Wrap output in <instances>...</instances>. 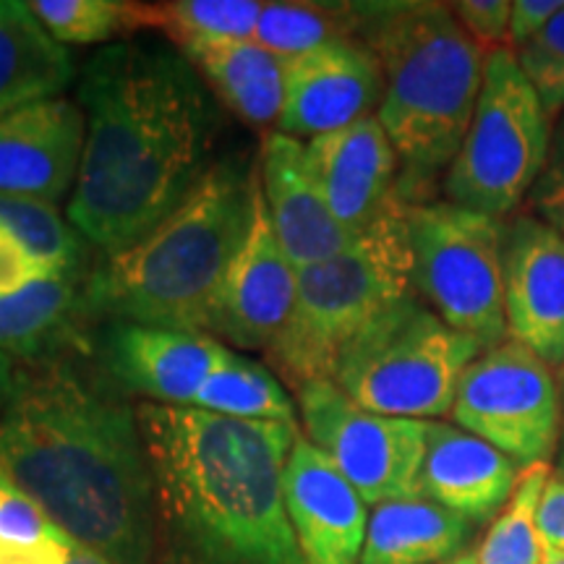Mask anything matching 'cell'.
I'll use <instances>...</instances> for the list:
<instances>
[{
	"label": "cell",
	"instance_id": "obj_1",
	"mask_svg": "<svg viewBox=\"0 0 564 564\" xmlns=\"http://www.w3.org/2000/svg\"><path fill=\"white\" fill-rule=\"evenodd\" d=\"M76 102L87 144L68 223L112 257L165 220L215 165L220 112L192 61L160 40L89 55Z\"/></svg>",
	"mask_w": 564,
	"mask_h": 564
},
{
	"label": "cell",
	"instance_id": "obj_2",
	"mask_svg": "<svg viewBox=\"0 0 564 564\" xmlns=\"http://www.w3.org/2000/svg\"><path fill=\"white\" fill-rule=\"evenodd\" d=\"M0 474L74 544L112 564H147L154 484L137 411L66 366L21 371L0 415Z\"/></svg>",
	"mask_w": 564,
	"mask_h": 564
},
{
	"label": "cell",
	"instance_id": "obj_3",
	"mask_svg": "<svg viewBox=\"0 0 564 564\" xmlns=\"http://www.w3.org/2000/svg\"><path fill=\"white\" fill-rule=\"evenodd\" d=\"M154 507L192 564H306L285 505L299 426L160 403L137 408Z\"/></svg>",
	"mask_w": 564,
	"mask_h": 564
},
{
	"label": "cell",
	"instance_id": "obj_4",
	"mask_svg": "<svg viewBox=\"0 0 564 564\" xmlns=\"http://www.w3.org/2000/svg\"><path fill=\"white\" fill-rule=\"evenodd\" d=\"M257 167L217 160L194 192L84 288V306L116 322L209 335L225 274L253 212Z\"/></svg>",
	"mask_w": 564,
	"mask_h": 564
},
{
	"label": "cell",
	"instance_id": "obj_5",
	"mask_svg": "<svg viewBox=\"0 0 564 564\" xmlns=\"http://www.w3.org/2000/svg\"><path fill=\"white\" fill-rule=\"evenodd\" d=\"M384 95L377 118L400 160L408 204L447 173L474 121L486 55L444 3H358Z\"/></svg>",
	"mask_w": 564,
	"mask_h": 564
},
{
	"label": "cell",
	"instance_id": "obj_6",
	"mask_svg": "<svg viewBox=\"0 0 564 564\" xmlns=\"http://www.w3.org/2000/svg\"><path fill=\"white\" fill-rule=\"evenodd\" d=\"M408 293H413V253L408 202L398 194L348 249L299 270L293 314L267 358L293 390L333 379L352 337Z\"/></svg>",
	"mask_w": 564,
	"mask_h": 564
},
{
	"label": "cell",
	"instance_id": "obj_7",
	"mask_svg": "<svg viewBox=\"0 0 564 564\" xmlns=\"http://www.w3.org/2000/svg\"><path fill=\"white\" fill-rule=\"evenodd\" d=\"M481 352V343L408 293L352 337L333 382L371 413L440 419L453 413L463 373Z\"/></svg>",
	"mask_w": 564,
	"mask_h": 564
},
{
	"label": "cell",
	"instance_id": "obj_8",
	"mask_svg": "<svg viewBox=\"0 0 564 564\" xmlns=\"http://www.w3.org/2000/svg\"><path fill=\"white\" fill-rule=\"evenodd\" d=\"M552 116L510 47L486 53L474 121L449 171L447 202L502 217L528 199L552 147Z\"/></svg>",
	"mask_w": 564,
	"mask_h": 564
},
{
	"label": "cell",
	"instance_id": "obj_9",
	"mask_svg": "<svg viewBox=\"0 0 564 564\" xmlns=\"http://www.w3.org/2000/svg\"><path fill=\"white\" fill-rule=\"evenodd\" d=\"M507 225L453 202L408 204L413 291L484 350L505 343Z\"/></svg>",
	"mask_w": 564,
	"mask_h": 564
},
{
	"label": "cell",
	"instance_id": "obj_10",
	"mask_svg": "<svg viewBox=\"0 0 564 564\" xmlns=\"http://www.w3.org/2000/svg\"><path fill=\"white\" fill-rule=\"evenodd\" d=\"M449 415L455 426L489 442L520 468L549 463L562 442V390L554 369L512 337L468 366Z\"/></svg>",
	"mask_w": 564,
	"mask_h": 564
},
{
	"label": "cell",
	"instance_id": "obj_11",
	"mask_svg": "<svg viewBox=\"0 0 564 564\" xmlns=\"http://www.w3.org/2000/svg\"><path fill=\"white\" fill-rule=\"evenodd\" d=\"M295 394L306 440L329 457L366 505L421 497L429 421L366 411L333 379H314Z\"/></svg>",
	"mask_w": 564,
	"mask_h": 564
},
{
	"label": "cell",
	"instance_id": "obj_12",
	"mask_svg": "<svg viewBox=\"0 0 564 564\" xmlns=\"http://www.w3.org/2000/svg\"><path fill=\"white\" fill-rule=\"evenodd\" d=\"M295 293L299 270L278 241L257 175L249 230L217 293L209 335L243 350L267 352L291 319Z\"/></svg>",
	"mask_w": 564,
	"mask_h": 564
},
{
	"label": "cell",
	"instance_id": "obj_13",
	"mask_svg": "<svg viewBox=\"0 0 564 564\" xmlns=\"http://www.w3.org/2000/svg\"><path fill=\"white\" fill-rule=\"evenodd\" d=\"M288 63L285 105L278 129L285 137H324L379 108L384 76L361 37L337 40Z\"/></svg>",
	"mask_w": 564,
	"mask_h": 564
},
{
	"label": "cell",
	"instance_id": "obj_14",
	"mask_svg": "<svg viewBox=\"0 0 564 564\" xmlns=\"http://www.w3.org/2000/svg\"><path fill=\"white\" fill-rule=\"evenodd\" d=\"M507 335L564 366V238L535 215H520L505 236Z\"/></svg>",
	"mask_w": 564,
	"mask_h": 564
},
{
	"label": "cell",
	"instance_id": "obj_15",
	"mask_svg": "<svg viewBox=\"0 0 564 564\" xmlns=\"http://www.w3.org/2000/svg\"><path fill=\"white\" fill-rule=\"evenodd\" d=\"M84 144L87 118L68 97L0 118V194L58 204L79 178Z\"/></svg>",
	"mask_w": 564,
	"mask_h": 564
},
{
	"label": "cell",
	"instance_id": "obj_16",
	"mask_svg": "<svg viewBox=\"0 0 564 564\" xmlns=\"http://www.w3.org/2000/svg\"><path fill=\"white\" fill-rule=\"evenodd\" d=\"M228 352L212 335L131 322H112L102 340L105 366L116 382L150 403L175 408L194 405Z\"/></svg>",
	"mask_w": 564,
	"mask_h": 564
},
{
	"label": "cell",
	"instance_id": "obj_17",
	"mask_svg": "<svg viewBox=\"0 0 564 564\" xmlns=\"http://www.w3.org/2000/svg\"><path fill=\"white\" fill-rule=\"evenodd\" d=\"M285 505L306 564L361 562L369 531L366 502L306 436H299L288 457Z\"/></svg>",
	"mask_w": 564,
	"mask_h": 564
},
{
	"label": "cell",
	"instance_id": "obj_18",
	"mask_svg": "<svg viewBox=\"0 0 564 564\" xmlns=\"http://www.w3.org/2000/svg\"><path fill=\"white\" fill-rule=\"evenodd\" d=\"M257 167L272 228L295 270L327 262L361 236L333 215L301 139L270 131Z\"/></svg>",
	"mask_w": 564,
	"mask_h": 564
},
{
	"label": "cell",
	"instance_id": "obj_19",
	"mask_svg": "<svg viewBox=\"0 0 564 564\" xmlns=\"http://www.w3.org/2000/svg\"><path fill=\"white\" fill-rule=\"evenodd\" d=\"M308 162L333 215L364 232L398 196L400 160L377 116L308 139Z\"/></svg>",
	"mask_w": 564,
	"mask_h": 564
},
{
	"label": "cell",
	"instance_id": "obj_20",
	"mask_svg": "<svg viewBox=\"0 0 564 564\" xmlns=\"http://www.w3.org/2000/svg\"><path fill=\"white\" fill-rule=\"evenodd\" d=\"M518 463L478 440L455 423L429 421L423 455L421 497L447 507L470 523H489L510 502L518 478Z\"/></svg>",
	"mask_w": 564,
	"mask_h": 564
},
{
	"label": "cell",
	"instance_id": "obj_21",
	"mask_svg": "<svg viewBox=\"0 0 564 564\" xmlns=\"http://www.w3.org/2000/svg\"><path fill=\"white\" fill-rule=\"evenodd\" d=\"M217 100L253 129H278L285 105L288 63L257 40H223L181 51Z\"/></svg>",
	"mask_w": 564,
	"mask_h": 564
},
{
	"label": "cell",
	"instance_id": "obj_22",
	"mask_svg": "<svg viewBox=\"0 0 564 564\" xmlns=\"http://www.w3.org/2000/svg\"><path fill=\"white\" fill-rule=\"evenodd\" d=\"M74 76L70 53L47 34L30 3L0 0V118L61 97Z\"/></svg>",
	"mask_w": 564,
	"mask_h": 564
},
{
	"label": "cell",
	"instance_id": "obj_23",
	"mask_svg": "<svg viewBox=\"0 0 564 564\" xmlns=\"http://www.w3.org/2000/svg\"><path fill=\"white\" fill-rule=\"evenodd\" d=\"M474 523L426 497L373 507L358 564H440L463 554Z\"/></svg>",
	"mask_w": 564,
	"mask_h": 564
},
{
	"label": "cell",
	"instance_id": "obj_24",
	"mask_svg": "<svg viewBox=\"0 0 564 564\" xmlns=\"http://www.w3.org/2000/svg\"><path fill=\"white\" fill-rule=\"evenodd\" d=\"M76 278H47L0 295V352L11 358H40L53 350L74 324L84 295Z\"/></svg>",
	"mask_w": 564,
	"mask_h": 564
},
{
	"label": "cell",
	"instance_id": "obj_25",
	"mask_svg": "<svg viewBox=\"0 0 564 564\" xmlns=\"http://www.w3.org/2000/svg\"><path fill=\"white\" fill-rule=\"evenodd\" d=\"M192 408L228 419L278 421L299 426L295 405L280 379L267 366L253 364L236 350H230L228 358L204 382Z\"/></svg>",
	"mask_w": 564,
	"mask_h": 564
},
{
	"label": "cell",
	"instance_id": "obj_26",
	"mask_svg": "<svg viewBox=\"0 0 564 564\" xmlns=\"http://www.w3.org/2000/svg\"><path fill=\"white\" fill-rule=\"evenodd\" d=\"M358 3H264L253 40L291 61L329 42L358 37Z\"/></svg>",
	"mask_w": 564,
	"mask_h": 564
},
{
	"label": "cell",
	"instance_id": "obj_27",
	"mask_svg": "<svg viewBox=\"0 0 564 564\" xmlns=\"http://www.w3.org/2000/svg\"><path fill=\"white\" fill-rule=\"evenodd\" d=\"M549 476V463L523 468L510 502L494 518L478 546V564H544L546 544L539 531V505Z\"/></svg>",
	"mask_w": 564,
	"mask_h": 564
},
{
	"label": "cell",
	"instance_id": "obj_28",
	"mask_svg": "<svg viewBox=\"0 0 564 564\" xmlns=\"http://www.w3.org/2000/svg\"><path fill=\"white\" fill-rule=\"evenodd\" d=\"M30 9L55 42L102 45L150 26V11L123 0H30Z\"/></svg>",
	"mask_w": 564,
	"mask_h": 564
},
{
	"label": "cell",
	"instance_id": "obj_29",
	"mask_svg": "<svg viewBox=\"0 0 564 564\" xmlns=\"http://www.w3.org/2000/svg\"><path fill=\"white\" fill-rule=\"evenodd\" d=\"M264 3L259 0H173L147 6L150 26H158L183 51L223 40H251Z\"/></svg>",
	"mask_w": 564,
	"mask_h": 564
},
{
	"label": "cell",
	"instance_id": "obj_30",
	"mask_svg": "<svg viewBox=\"0 0 564 564\" xmlns=\"http://www.w3.org/2000/svg\"><path fill=\"white\" fill-rule=\"evenodd\" d=\"M0 225H6L47 270L76 278L82 241L55 204L0 194Z\"/></svg>",
	"mask_w": 564,
	"mask_h": 564
},
{
	"label": "cell",
	"instance_id": "obj_31",
	"mask_svg": "<svg viewBox=\"0 0 564 564\" xmlns=\"http://www.w3.org/2000/svg\"><path fill=\"white\" fill-rule=\"evenodd\" d=\"M74 544L34 499L0 474V560L58 552Z\"/></svg>",
	"mask_w": 564,
	"mask_h": 564
},
{
	"label": "cell",
	"instance_id": "obj_32",
	"mask_svg": "<svg viewBox=\"0 0 564 564\" xmlns=\"http://www.w3.org/2000/svg\"><path fill=\"white\" fill-rule=\"evenodd\" d=\"M514 55L549 116L564 110V9L539 37L514 51Z\"/></svg>",
	"mask_w": 564,
	"mask_h": 564
},
{
	"label": "cell",
	"instance_id": "obj_33",
	"mask_svg": "<svg viewBox=\"0 0 564 564\" xmlns=\"http://www.w3.org/2000/svg\"><path fill=\"white\" fill-rule=\"evenodd\" d=\"M528 202H531L535 217L552 225L564 238V112L560 123L554 126L546 165L535 181L533 192L528 194Z\"/></svg>",
	"mask_w": 564,
	"mask_h": 564
},
{
	"label": "cell",
	"instance_id": "obj_34",
	"mask_svg": "<svg viewBox=\"0 0 564 564\" xmlns=\"http://www.w3.org/2000/svg\"><path fill=\"white\" fill-rule=\"evenodd\" d=\"M455 19L470 40L481 51H499L507 47V34H510V13L512 3L507 0H463V3L449 6Z\"/></svg>",
	"mask_w": 564,
	"mask_h": 564
},
{
	"label": "cell",
	"instance_id": "obj_35",
	"mask_svg": "<svg viewBox=\"0 0 564 564\" xmlns=\"http://www.w3.org/2000/svg\"><path fill=\"white\" fill-rule=\"evenodd\" d=\"M47 278H66V274L47 270L6 225H0V295L17 293L21 288Z\"/></svg>",
	"mask_w": 564,
	"mask_h": 564
},
{
	"label": "cell",
	"instance_id": "obj_36",
	"mask_svg": "<svg viewBox=\"0 0 564 564\" xmlns=\"http://www.w3.org/2000/svg\"><path fill=\"white\" fill-rule=\"evenodd\" d=\"M564 9V0H514L510 13V34L507 47L520 51L533 37L552 24V19Z\"/></svg>",
	"mask_w": 564,
	"mask_h": 564
},
{
	"label": "cell",
	"instance_id": "obj_37",
	"mask_svg": "<svg viewBox=\"0 0 564 564\" xmlns=\"http://www.w3.org/2000/svg\"><path fill=\"white\" fill-rule=\"evenodd\" d=\"M539 531L546 549L564 552V470L549 476L539 505Z\"/></svg>",
	"mask_w": 564,
	"mask_h": 564
},
{
	"label": "cell",
	"instance_id": "obj_38",
	"mask_svg": "<svg viewBox=\"0 0 564 564\" xmlns=\"http://www.w3.org/2000/svg\"><path fill=\"white\" fill-rule=\"evenodd\" d=\"M19 379L21 371L13 366V358L0 352V415L6 413V408L13 400V394L19 390Z\"/></svg>",
	"mask_w": 564,
	"mask_h": 564
},
{
	"label": "cell",
	"instance_id": "obj_39",
	"mask_svg": "<svg viewBox=\"0 0 564 564\" xmlns=\"http://www.w3.org/2000/svg\"><path fill=\"white\" fill-rule=\"evenodd\" d=\"M61 564H112V562H108V560H105V556H100V554L89 552V549H84V546H79V544H70V546L66 549V554H63Z\"/></svg>",
	"mask_w": 564,
	"mask_h": 564
},
{
	"label": "cell",
	"instance_id": "obj_40",
	"mask_svg": "<svg viewBox=\"0 0 564 564\" xmlns=\"http://www.w3.org/2000/svg\"><path fill=\"white\" fill-rule=\"evenodd\" d=\"M66 549H58V552H45V554H32V556H3L0 564H61Z\"/></svg>",
	"mask_w": 564,
	"mask_h": 564
},
{
	"label": "cell",
	"instance_id": "obj_41",
	"mask_svg": "<svg viewBox=\"0 0 564 564\" xmlns=\"http://www.w3.org/2000/svg\"><path fill=\"white\" fill-rule=\"evenodd\" d=\"M440 564H478V560H476V554H468V552H463V554L453 556V560H447V562H440Z\"/></svg>",
	"mask_w": 564,
	"mask_h": 564
},
{
	"label": "cell",
	"instance_id": "obj_42",
	"mask_svg": "<svg viewBox=\"0 0 564 564\" xmlns=\"http://www.w3.org/2000/svg\"><path fill=\"white\" fill-rule=\"evenodd\" d=\"M544 564H564V552H560V549H546Z\"/></svg>",
	"mask_w": 564,
	"mask_h": 564
},
{
	"label": "cell",
	"instance_id": "obj_43",
	"mask_svg": "<svg viewBox=\"0 0 564 564\" xmlns=\"http://www.w3.org/2000/svg\"><path fill=\"white\" fill-rule=\"evenodd\" d=\"M562 453H560V468L556 470H564V384H562Z\"/></svg>",
	"mask_w": 564,
	"mask_h": 564
}]
</instances>
